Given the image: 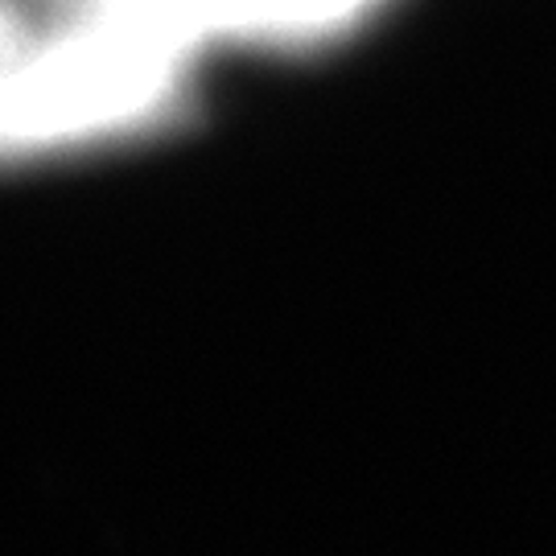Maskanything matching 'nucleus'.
Wrapping results in <instances>:
<instances>
[{
    "instance_id": "f03ea898",
    "label": "nucleus",
    "mask_w": 556,
    "mask_h": 556,
    "mask_svg": "<svg viewBox=\"0 0 556 556\" xmlns=\"http://www.w3.org/2000/svg\"><path fill=\"white\" fill-rule=\"evenodd\" d=\"M404 0H219L211 25L215 50L314 59L363 38Z\"/></svg>"
},
{
    "instance_id": "7ed1b4c3",
    "label": "nucleus",
    "mask_w": 556,
    "mask_h": 556,
    "mask_svg": "<svg viewBox=\"0 0 556 556\" xmlns=\"http://www.w3.org/2000/svg\"><path fill=\"white\" fill-rule=\"evenodd\" d=\"M41 9H124V13H153V17H165L199 34L211 50V25H215V13H219V0H38ZM219 54V50H215Z\"/></svg>"
},
{
    "instance_id": "20e7f679",
    "label": "nucleus",
    "mask_w": 556,
    "mask_h": 556,
    "mask_svg": "<svg viewBox=\"0 0 556 556\" xmlns=\"http://www.w3.org/2000/svg\"><path fill=\"white\" fill-rule=\"evenodd\" d=\"M41 17H46V9L38 0H0V66L34 38Z\"/></svg>"
},
{
    "instance_id": "f257e3e1",
    "label": "nucleus",
    "mask_w": 556,
    "mask_h": 556,
    "mask_svg": "<svg viewBox=\"0 0 556 556\" xmlns=\"http://www.w3.org/2000/svg\"><path fill=\"white\" fill-rule=\"evenodd\" d=\"M215 50L153 13L46 9L0 66V169L140 144L199 112Z\"/></svg>"
}]
</instances>
